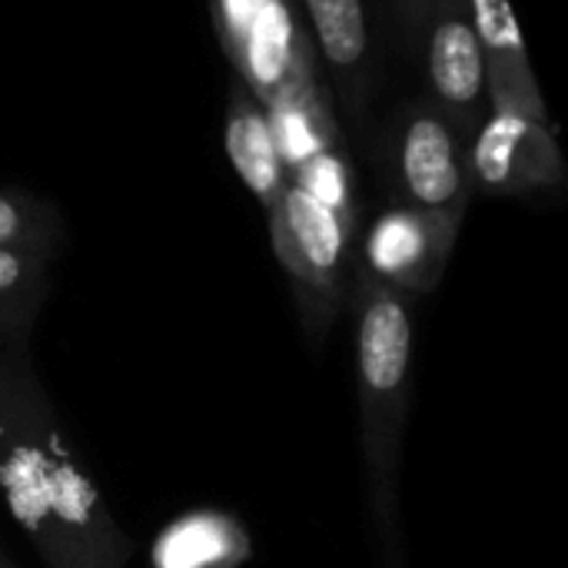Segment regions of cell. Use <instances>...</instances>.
Listing matches in <instances>:
<instances>
[{
    "instance_id": "52a82bcc",
    "label": "cell",
    "mask_w": 568,
    "mask_h": 568,
    "mask_svg": "<svg viewBox=\"0 0 568 568\" xmlns=\"http://www.w3.org/2000/svg\"><path fill=\"white\" fill-rule=\"evenodd\" d=\"M423 43L433 103L443 110L463 143H469V136L489 113V93L486 60L466 0H436V10L423 30Z\"/></svg>"
},
{
    "instance_id": "2e32d148",
    "label": "cell",
    "mask_w": 568,
    "mask_h": 568,
    "mask_svg": "<svg viewBox=\"0 0 568 568\" xmlns=\"http://www.w3.org/2000/svg\"><path fill=\"white\" fill-rule=\"evenodd\" d=\"M0 246H40L37 210L10 193H0Z\"/></svg>"
},
{
    "instance_id": "277c9868",
    "label": "cell",
    "mask_w": 568,
    "mask_h": 568,
    "mask_svg": "<svg viewBox=\"0 0 568 568\" xmlns=\"http://www.w3.org/2000/svg\"><path fill=\"white\" fill-rule=\"evenodd\" d=\"M213 20L236 80L263 106L290 83L320 73L293 0H213Z\"/></svg>"
},
{
    "instance_id": "6da1fadb",
    "label": "cell",
    "mask_w": 568,
    "mask_h": 568,
    "mask_svg": "<svg viewBox=\"0 0 568 568\" xmlns=\"http://www.w3.org/2000/svg\"><path fill=\"white\" fill-rule=\"evenodd\" d=\"M0 499L43 568H130L136 546L80 469L30 336H0Z\"/></svg>"
},
{
    "instance_id": "ac0fdd59",
    "label": "cell",
    "mask_w": 568,
    "mask_h": 568,
    "mask_svg": "<svg viewBox=\"0 0 568 568\" xmlns=\"http://www.w3.org/2000/svg\"><path fill=\"white\" fill-rule=\"evenodd\" d=\"M0 568H17L10 559H7V556H3V549H0Z\"/></svg>"
},
{
    "instance_id": "4fadbf2b",
    "label": "cell",
    "mask_w": 568,
    "mask_h": 568,
    "mask_svg": "<svg viewBox=\"0 0 568 568\" xmlns=\"http://www.w3.org/2000/svg\"><path fill=\"white\" fill-rule=\"evenodd\" d=\"M250 536L226 513H190L160 532L156 568H240L250 559Z\"/></svg>"
},
{
    "instance_id": "7a4b0ae2",
    "label": "cell",
    "mask_w": 568,
    "mask_h": 568,
    "mask_svg": "<svg viewBox=\"0 0 568 568\" xmlns=\"http://www.w3.org/2000/svg\"><path fill=\"white\" fill-rule=\"evenodd\" d=\"M356 409L366 499L383 568H403L399 476L413 396L416 323L409 296L356 273Z\"/></svg>"
},
{
    "instance_id": "ba28073f",
    "label": "cell",
    "mask_w": 568,
    "mask_h": 568,
    "mask_svg": "<svg viewBox=\"0 0 568 568\" xmlns=\"http://www.w3.org/2000/svg\"><path fill=\"white\" fill-rule=\"evenodd\" d=\"M459 230L463 226H453L413 206H393L373 223L366 236L363 270L406 296L429 293L446 273Z\"/></svg>"
},
{
    "instance_id": "8fae6325",
    "label": "cell",
    "mask_w": 568,
    "mask_h": 568,
    "mask_svg": "<svg viewBox=\"0 0 568 568\" xmlns=\"http://www.w3.org/2000/svg\"><path fill=\"white\" fill-rule=\"evenodd\" d=\"M223 146H226V156H230L236 176L243 180V186L263 203V210H273L276 200L283 196L290 176L283 170L280 146H276V136H273L263 103L236 77L230 83Z\"/></svg>"
},
{
    "instance_id": "5bb4252c",
    "label": "cell",
    "mask_w": 568,
    "mask_h": 568,
    "mask_svg": "<svg viewBox=\"0 0 568 568\" xmlns=\"http://www.w3.org/2000/svg\"><path fill=\"white\" fill-rule=\"evenodd\" d=\"M47 286L43 246H0V336H30Z\"/></svg>"
},
{
    "instance_id": "3957f363",
    "label": "cell",
    "mask_w": 568,
    "mask_h": 568,
    "mask_svg": "<svg viewBox=\"0 0 568 568\" xmlns=\"http://www.w3.org/2000/svg\"><path fill=\"white\" fill-rule=\"evenodd\" d=\"M266 216L273 253L296 290L303 323L310 333H323L346 296L353 223L339 220L293 183H286L283 196L273 210H266Z\"/></svg>"
},
{
    "instance_id": "30bf717a",
    "label": "cell",
    "mask_w": 568,
    "mask_h": 568,
    "mask_svg": "<svg viewBox=\"0 0 568 568\" xmlns=\"http://www.w3.org/2000/svg\"><path fill=\"white\" fill-rule=\"evenodd\" d=\"M313 53L329 67L336 93L349 110L363 106L369 83V20L366 0H293Z\"/></svg>"
},
{
    "instance_id": "8992f818",
    "label": "cell",
    "mask_w": 568,
    "mask_h": 568,
    "mask_svg": "<svg viewBox=\"0 0 568 568\" xmlns=\"http://www.w3.org/2000/svg\"><path fill=\"white\" fill-rule=\"evenodd\" d=\"M466 166L473 190L489 196H529L566 180L552 123L513 110H489L483 116L466 143Z\"/></svg>"
},
{
    "instance_id": "9a60e30c",
    "label": "cell",
    "mask_w": 568,
    "mask_h": 568,
    "mask_svg": "<svg viewBox=\"0 0 568 568\" xmlns=\"http://www.w3.org/2000/svg\"><path fill=\"white\" fill-rule=\"evenodd\" d=\"M293 186H300L303 193H310L316 203H323L326 210H333L339 220L356 226V196H353V173L346 163L343 146H329L316 156H310L293 176Z\"/></svg>"
},
{
    "instance_id": "7c38bea8",
    "label": "cell",
    "mask_w": 568,
    "mask_h": 568,
    "mask_svg": "<svg viewBox=\"0 0 568 568\" xmlns=\"http://www.w3.org/2000/svg\"><path fill=\"white\" fill-rule=\"evenodd\" d=\"M263 110L270 116L286 176H293L310 156H316L329 146H343L339 123H336L329 93L320 83V73L290 83Z\"/></svg>"
},
{
    "instance_id": "e0dca14e",
    "label": "cell",
    "mask_w": 568,
    "mask_h": 568,
    "mask_svg": "<svg viewBox=\"0 0 568 568\" xmlns=\"http://www.w3.org/2000/svg\"><path fill=\"white\" fill-rule=\"evenodd\" d=\"M396 7H399L403 23H406L413 33H419V37H423V30H426L429 17H433V10H436V0H396Z\"/></svg>"
},
{
    "instance_id": "9c48e42d",
    "label": "cell",
    "mask_w": 568,
    "mask_h": 568,
    "mask_svg": "<svg viewBox=\"0 0 568 568\" xmlns=\"http://www.w3.org/2000/svg\"><path fill=\"white\" fill-rule=\"evenodd\" d=\"M469 20L486 60V93L489 110H513L549 123V110L532 73L523 30L516 23L509 0H466Z\"/></svg>"
},
{
    "instance_id": "5b68a950",
    "label": "cell",
    "mask_w": 568,
    "mask_h": 568,
    "mask_svg": "<svg viewBox=\"0 0 568 568\" xmlns=\"http://www.w3.org/2000/svg\"><path fill=\"white\" fill-rule=\"evenodd\" d=\"M393 170L406 200L403 206L463 226L473 196L466 143L433 100H416L403 113L393 146Z\"/></svg>"
}]
</instances>
